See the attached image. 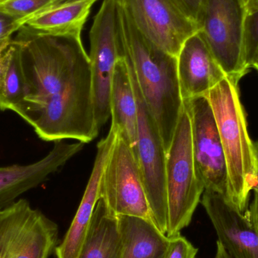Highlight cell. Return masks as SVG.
<instances>
[{"instance_id":"1","label":"cell","mask_w":258,"mask_h":258,"mask_svg":"<svg viewBox=\"0 0 258 258\" xmlns=\"http://www.w3.org/2000/svg\"><path fill=\"white\" fill-rule=\"evenodd\" d=\"M24 97L12 111L40 139L91 142L98 136L92 71L82 39L23 33Z\"/></svg>"},{"instance_id":"2","label":"cell","mask_w":258,"mask_h":258,"mask_svg":"<svg viewBox=\"0 0 258 258\" xmlns=\"http://www.w3.org/2000/svg\"><path fill=\"white\" fill-rule=\"evenodd\" d=\"M119 15L125 59L156 120L167 153L183 107L177 57L162 51L140 33L120 5Z\"/></svg>"},{"instance_id":"3","label":"cell","mask_w":258,"mask_h":258,"mask_svg":"<svg viewBox=\"0 0 258 258\" xmlns=\"http://www.w3.org/2000/svg\"><path fill=\"white\" fill-rule=\"evenodd\" d=\"M206 97L213 110L225 154L229 180L227 201L244 213L249 207L257 172L254 143L248 134L238 84L224 77Z\"/></svg>"},{"instance_id":"4","label":"cell","mask_w":258,"mask_h":258,"mask_svg":"<svg viewBox=\"0 0 258 258\" xmlns=\"http://www.w3.org/2000/svg\"><path fill=\"white\" fill-rule=\"evenodd\" d=\"M168 237L180 234L189 225L205 191L197 175L192 154L191 124L183 107L165 161Z\"/></svg>"},{"instance_id":"5","label":"cell","mask_w":258,"mask_h":258,"mask_svg":"<svg viewBox=\"0 0 258 258\" xmlns=\"http://www.w3.org/2000/svg\"><path fill=\"white\" fill-rule=\"evenodd\" d=\"M94 110L98 129L110 117V95L117 62L125 55L118 0H103L89 31Z\"/></svg>"},{"instance_id":"6","label":"cell","mask_w":258,"mask_h":258,"mask_svg":"<svg viewBox=\"0 0 258 258\" xmlns=\"http://www.w3.org/2000/svg\"><path fill=\"white\" fill-rule=\"evenodd\" d=\"M247 12L242 0H206L198 21L199 30L214 57L226 76L238 85L250 71L244 50Z\"/></svg>"},{"instance_id":"7","label":"cell","mask_w":258,"mask_h":258,"mask_svg":"<svg viewBox=\"0 0 258 258\" xmlns=\"http://www.w3.org/2000/svg\"><path fill=\"white\" fill-rule=\"evenodd\" d=\"M58 226L27 200L0 209V258H49Z\"/></svg>"},{"instance_id":"8","label":"cell","mask_w":258,"mask_h":258,"mask_svg":"<svg viewBox=\"0 0 258 258\" xmlns=\"http://www.w3.org/2000/svg\"><path fill=\"white\" fill-rule=\"evenodd\" d=\"M128 66L138 105L137 160L142 175L152 221L162 233L166 235L168 227L165 190L166 150L156 120L147 108L133 72L128 64Z\"/></svg>"},{"instance_id":"9","label":"cell","mask_w":258,"mask_h":258,"mask_svg":"<svg viewBox=\"0 0 258 258\" xmlns=\"http://www.w3.org/2000/svg\"><path fill=\"white\" fill-rule=\"evenodd\" d=\"M100 197L116 216L137 217L153 222L136 156L118 133L103 172Z\"/></svg>"},{"instance_id":"10","label":"cell","mask_w":258,"mask_h":258,"mask_svg":"<svg viewBox=\"0 0 258 258\" xmlns=\"http://www.w3.org/2000/svg\"><path fill=\"white\" fill-rule=\"evenodd\" d=\"M191 124L192 154L197 175L205 190L228 198L229 180L225 154L213 110L206 97L183 101Z\"/></svg>"},{"instance_id":"11","label":"cell","mask_w":258,"mask_h":258,"mask_svg":"<svg viewBox=\"0 0 258 258\" xmlns=\"http://www.w3.org/2000/svg\"><path fill=\"white\" fill-rule=\"evenodd\" d=\"M135 26L162 51L177 57L183 42L199 31L175 0H118Z\"/></svg>"},{"instance_id":"12","label":"cell","mask_w":258,"mask_h":258,"mask_svg":"<svg viewBox=\"0 0 258 258\" xmlns=\"http://www.w3.org/2000/svg\"><path fill=\"white\" fill-rule=\"evenodd\" d=\"M218 240L232 258H258V195L241 213L224 196L205 190L201 200Z\"/></svg>"},{"instance_id":"13","label":"cell","mask_w":258,"mask_h":258,"mask_svg":"<svg viewBox=\"0 0 258 258\" xmlns=\"http://www.w3.org/2000/svg\"><path fill=\"white\" fill-rule=\"evenodd\" d=\"M177 69L183 102L206 97L227 77L200 30L182 45L177 55Z\"/></svg>"},{"instance_id":"14","label":"cell","mask_w":258,"mask_h":258,"mask_svg":"<svg viewBox=\"0 0 258 258\" xmlns=\"http://www.w3.org/2000/svg\"><path fill=\"white\" fill-rule=\"evenodd\" d=\"M84 143L54 142L52 150L42 159L27 165L0 167V209L17 201L27 191L36 187L83 150Z\"/></svg>"},{"instance_id":"15","label":"cell","mask_w":258,"mask_h":258,"mask_svg":"<svg viewBox=\"0 0 258 258\" xmlns=\"http://www.w3.org/2000/svg\"><path fill=\"white\" fill-rule=\"evenodd\" d=\"M116 136L117 131L110 126L106 138L98 143L93 169L78 210L61 243L56 247L54 252L57 258H77L80 254L90 228L94 211L101 198L103 172Z\"/></svg>"},{"instance_id":"16","label":"cell","mask_w":258,"mask_h":258,"mask_svg":"<svg viewBox=\"0 0 258 258\" xmlns=\"http://www.w3.org/2000/svg\"><path fill=\"white\" fill-rule=\"evenodd\" d=\"M98 0H72L60 3L24 21L25 34L82 39V32Z\"/></svg>"},{"instance_id":"17","label":"cell","mask_w":258,"mask_h":258,"mask_svg":"<svg viewBox=\"0 0 258 258\" xmlns=\"http://www.w3.org/2000/svg\"><path fill=\"white\" fill-rule=\"evenodd\" d=\"M125 53V52H124ZM111 126L128 144L136 156L138 105L125 55L115 68L110 95Z\"/></svg>"},{"instance_id":"18","label":"cell","mask_w":258,"mask_h":258,"mask_svg":"<svg viewBox=\"0 0 258 258\" xmlns=\"http://www.w3.org/2000/svg\"><path fill=\"white\" fill-rule=\"evenodd\" d=\"M118 217L121 247L118 258H164L169 237L148 220Z\"/></svg>"},{"instance_id":"19","label":"cell","mask_w":258,"mask_h":258,"mask_svg":"<svg viewBox=\"0 0 258 258\" xmlns=\"http://www.w3.org/2000/svg\"><path fill=\"white\" fill-rule=\"evenodd\" d=\"M120 247L118 217L108 209L104 200L100 198L77 258H118Z\"/></svg>"},{"instance_id":"20","label":"cell","mask_w":258,"mask_h":258,"mask_svg":"<svg viewBox=\"0 0 258 258\" xmlns=\"http://www.w3.org/2000/svg\"><path fill=\"white\" fill-rule=\"evenodd\" d=\"M24 97L22 51L19 41L12 40L9 66L0 88V110H12Z\"/></svg>"},{"instance_id":"21","label":"cell","mask_w":258,"mask_h":258,"mask_svg":"<svg viewBox=\"0 0 258 258\" xmlns=\"http://www.w3.org/2000/svg\"><path fill=\"white\" fill-rule=\"evenodd\" d=\"M66 0H3L0 1V13L22 22L46 9Z\"/></svg>"},{"instance_id":"22","label":"cell","mask_w":258,"mask_h":258,"mask_svg":"<svg viewBox=\"0 0 258 258\" xmlns=\"http://www.w3.org/2000/svg\"><path fill=\"white\" fill-rule=\"evenodd\" d=\"M244 50L247 67L251 70L258 56V10L247 12L244 28Z\"/></svg>"},{"instance_id":"23","label":"cell","mask_w":258,"mask_h":258,"mask_svg":"<svg viewBox=\"0 0 258 258\" xmlns=\"http://www.w3.org/2000/svg\"><path fill=\"white\" fill-rule=\"evenodd\" d=\"M168 249L164 258H196L198 248H196L186 238L180 236L169 237Z\"/></svg>"},{"instance_id":"24","label":"cell","mask_w":258,"mask_h":258,"mask_svg":"<svg viewBox=\"0 0 258 258\" xmlns=\"http://www.w3.org/2000/svg\"><path fill=\"white\" fill-rule=\"evenodd\" d=\"M22 27L21 21L0 13V48L12 42V35Z\"/></svg>"},{"instance_id":"25","label":"cell","mask_w":258,"mask_h":258,"mask_svg":"<svg viewBox=\"0 0 258 258\" xmlns=\"http://www.w3.org/2000/svg\"><path fill=\"white\" fill-rule=\"evenodd\" d=\"M186 15L198 25L206 0H175ZM199 27V26H198Z\"/></svg>"},{"instance_id":"26","label":"cell","mask_w":258,"mask_h":258,"mask_svg":"<svg viewBox=\"0 0 258 258\" xmlns=\"http://www.w3.org/2000/svg\"><path fill=\"white\" fill-rule=\"evenodd\" d=\"M12 42V41L0 48V88H1L2 84H3L5 75H6V71H7L8 66H9Z\"/></svg>"},{"instance_id":"27","label":"cell","mask_w":258,"mask_h":258,"mask_svg":"<svg viewBox=\"0 0 258 258\" xmlns=\"http://www.w3.org/2000/svg\"><path fill=\"white\" fill-rule=\"evenodd\" d=\"M216 245V254L215 258H232L219 241H217Z\"/></svg>"},{"instance_id":"28","label":"cell","mask_w":258,"mask_h":258,"mask_svg":"<svg viewBox=\"0 0 258 258\" xmlns=\"http://www.w3.org/2000/svg\"><path fill=\"white\" fill-rule=\"evenodd\" d=\"M245 5L247 11H254L257 9V0H242Z\"/></svg>"},{"instance_id":"29","label":"cell","mask_w":258,"mask_h":258,"mask_svg":"<svg viewBox=\"0 0 258 258\" xmlns=\"http://www.w3.org/2000/svg\"><path fill=\"white\" fill-rule=\"evenodd\" d=\"M254 153H255L256 172H257V183L254 187H258V140L255 143H254Z\"/></svg>"},{"instance_id":"30","label":"cell","mask_w":258,"mask_h":258,"mask_svg":"<svg viewBox=\"0 0 258 258\" xmlns=\"http://www.w3.org/2000/svg\"><path fill=\"white\" fill-rule=\"evenodd\" d=\"M251 68H254L256 71L258 72V56L257 58L254 60V63H253L252 66H251Z\"/></svg>"},{"instance_id":"31","label":"cell","mask_w":258,"mask_h":258,"mask_svg":"<svg viewBox=\"0 0 258 258\" xmlns=\"http://www.w3.org/2000/svg\"><path fill=\"white\" fill-rule=\"evenodd\" d=\"M253 190H254V192H255L258 195V187H254Z\"/></svg>"},{"instance_id":"32","label":"cell","mask_w":258,"mask_h":258,"mask_svg":"<svg viewBox=\"0 0 258 258\" xmlns=\"http://www.w3.org/2000/svg\"><path fill=\"white\" fill-rule=\"evenodd\" d=\"M256 10H258V0H257V9H256Z\"/></svg>"},{"instance_id":"33","label":"cell","mask_w":258,"mask_h":258,"mask_svg":"<svg viewBox=\"0 0 258 258\" xmlns=\"http://www.w3.org/2000/svg\"><path fill=\"white\" fill-rule=\"evenodd\" d=\"M67 1H72V0H66V1H65V2H67Z\"/></svg>"},{"instance_id":"34","label":"cell","mask_w":258,"mask_h":258,"mask_svg":"<svg viewBox=\"0 0 258 258\" xmlns=\"http://www.w3.org/2000/svg\"><path fill=\"white\" fill-rule=\"evenodd\" d=\"M0 1H3V0H0Z\"/></svg>"}]
</instances>
